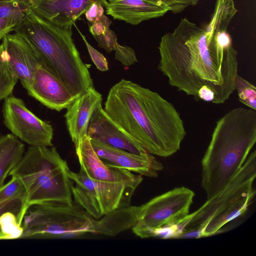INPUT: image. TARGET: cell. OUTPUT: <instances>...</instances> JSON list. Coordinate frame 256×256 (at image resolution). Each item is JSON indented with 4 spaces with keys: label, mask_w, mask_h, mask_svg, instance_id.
Here are the masks:
<instances>
[{
    "label": "cell",
    "mask_w": 256,
    "mask_h": 256,
    "mask_svg": "<svg viewBox=\"0 0 256 256\" xmlns=\"http://www.w3.org/2000/svg\"><path fill=\"white\" fill-rule=\"evenodd\" d=\"M28 0L29 2V1H30V0Z\"/></svg>",
    "instance_id": "cell-37"
},
{
    "label": "cell",
    "mask_w": 256,
    "mask_h": 256,
    "mask_svg": "<svg viewBox=\"0 0 256 256\" xmlns=\"http://www.w3.org/2000/svg\"><path fill=\"white\" fill-rule=\"evenodd\" d=\"M115 58L126 66H130L138 62L134 50L128 46L120 45L115 50Z\"/></svg>",
    "instance_id": "cell-29"
},
{
    "label": "cell",
    "mask_w": 256,
    "mask_h": 256,
    "mask_svg": "<svg viewBox=\"0 0 256 256\" xmlns=\"http://www.w3.org/2000/svg\"><path fill=\"white\" fill-rule=\"evenodd\" d=\"M112 21L106 16L90 24V32L94 36L104 34L108 30L110 29Z\"/></svg>",
    "instance_id": "cell-30"
},
{
    "label": "cell",
    "mask_w": 256,
    "mask_h": 256,
    "mask_svg": "<svg viewBox=\"0 0 256 256\" xmlns=\"http://www.w3.org/2000/svg\"><path fill=\"white\" fill-rule=\"evenodd\" d=\"M1 240L20 238L22 228L17 221L16 216L11 212H6L0 216Z\"/></svg>",
    "instance_id": "cell-26"
},
{
    "label": "cell",
    "mask_w": 256,
    "mask_h": 256,
    "mask_svg": "<svg viewBox=\"0 0 256 256\" xmlns=\"http://www.w3.org/2000/svg\"><path fill=\"white\" fill-rule=\"evenodd\" d=\"M235 14L229 5L217 2L204 27L184 18L162 36L158 68L171 86L216 104L230 98L235 90L238 61L227 28Z\"/></svg>",
    "instance_id": "cell-1"
},
{
    "label": "cell",
    "mask_w": 256,
    "mask_h": 256,
    "mask_svg": "<svg viewBox=\"0 0 256 256\" xmlns=\"http://www.w3.org/2000/svg\"><path fill=\"white\" fill-rule=\"evenodd\" d=\"M256 142V112L233 108L216 122L202 160L207 200L222 190L241 168Z\"/></svg>",
    "instance_id": "cell-3"
},
{
    "label": "cell",
    "mask_w": 256,
    "mask_h": 256,
    "mask_svg": "<svg viewBox=\"0 0 256 256\" xmlns=\"http://www.w3.org/2000/svg\"><path fill=\"white\" fill-rule=\"evenodd\" d=\"M13 32L32 45L76 98L94 86L88 68L73 42L72 28H62L49 22L30 8Z\"/></svg>",
    "instance_id": "cell-4"
},
{
    "label": "cell",
    "mask_w": 256,
    "mask_h": 256,
    "mask_svg": "<svg viewBox=\"0 0 256 256\" xmlns=\"http://www.w3.org/2000/svg\"><path fill=\"white\" fill-rule=\"evenodd\" d=\"M2 41L11 69L26 90L36 68L45 61L32 45L16 32L6 34Z\"/></svg>",
    "instance_id": "cell-13"
},
{
    "label": "cell",
    "mask_w": 256,
    "mask_h": 256,
    "mask_svg": "<svg viewBox=\"0 0 256 256\" xmlns=\"http://www.w3.org/2000/svg\"><path fill=\"white\" fill-rule=\"evenodd\" d=\"M98 156L108 166H114L148 177H157L162 164L150 154H138L112 147L100 141L90 139Z\"/></svg>",
    "instance_id": "cell-14"
},
{
    "label": "cell",
    "mask_w": 256,
    "mask_h": 256,
    "mask_svg": "<svg viewBox=\"0 0 256 256\" xmlns=\"http://www.w3.org/2000/svg\"><path fill=\"white\" fill-rule=\"evenodd\" d=\"M177 3L188 6H196L200 0H173Z\"/></svg>",
    "instance_id": "cell-34"
},
{
    "label": "cell",
    "mask_w": 256,
    "mask_h": 256,
    "mask_svg": "<svg viewBox=\"0 0 256 256\" xmlns=\"http://www.w3.org/2000/svg\"><path fill=\"white\" fill-rule=\"evenodd\" d=\"M30 8L26 0H0V18L10 19L19 24Z\"/></svg>",
    "instance_id": "cell-23"
},
{
    "label": "cell",
    "mask_w": 256,
    "mask_h": 256,
    "mask_svg": "<svg viewBox=\"0 0 256 256\" xmlns=\"http://www.w3.org/2000/svg\"><path fill=\"white\" fill-rule=\"evenodd\" d=\"M68 176L75 183L72 188L75 202L96 220L116 209L130 206L136 188L122 182L94 180L82 168L78 172L70 170Z\"/></svg>",
    "instance_id": "cell-7"
},
{
    "label": "cell",
    "mask_w": 256,
    "mask_h": 256,
    "mask_svg": "<svg viewBox=\"0 0 256 256\" xmlns=\"http://www.w3.org/2000/svg\"><path fill=\"white\" fill-rule=\"evenodd\" d=\"M102 100V94L93 86L77 97L66 108L64 116L74 145L87 135L91 117Z\"/></svg>",
    "instance_id": "cell-18"
},
{
    "label": "cell",
    "mask_w": 256,
    "mask_h": 256,
    "mask_svg": "<svg viewBox=\"0 0 256 256\" xmlns=\"http://www.w3.org/2000/svg\"><path fill=\"white\" fill-rule=\"evenodd\" d=\"M98 46L108 52L116 50L120 46L117 37L114 31L110 28L104 34L94 36Z\"/></svg>",
    "instance_id": "cell-28"
},
{
    "label": "cell",
    "mask_w": 256,
    "mask_h": 256,
    "mask_svg": "<svg viewBox=\"0 0 256 256\" xmlns=\"http://www.w3.org/2000/svg\"><path fill=\"white\" fill-rule=\"evenodd\" d=\"M84 14L86 20L92 24L100 20L103 16L104 9L103 6L99 3L94 2Z\"/></svg>",
    "instance_id": "cell-31"
},
{
    "label": "cell",
    "mask_w": 256,
    "mask_h": 256,
    "mask_svg": "<svg viewBox=\"0 0 256 256\" xmlns=\"http://www.w3.org/2000/svg\"><path fill=\"white\" fill-rule=\"evenodd\" d=\"M24 153V144L15 136L6 134L0 137V188Z\"/></svg>",
    "instance_id": "cell-20"
},
{
    "label": "cell",
    "mask_w": 256,
    "mask_h": 256,
    "mask_svg": "<svg viewBox=\"0 0 256 256\" xmlns=\"http://www.w3.org/2000/svg\"><path fill=\"white\" fill-rule=\"evenodd\" d=\"M256 176V151L248 156L244 164L226 186L194 212L184 231L199 230L212 218L230 207L240 198L254 188ZM182 234V233H181Z\"/></svg>",
    "instance_id": "cell-9"
},
{
    "label": "cell",
    "mask_w": 256,
    "mask_h": 256,
    "mask_svg": "<svg viewBox=\"0 0 256 256\" xmlns=\"http://www.w3.org/2000/svg\"><path fill=\"white\" fill-rule=\"evenodd\" d=\"M235 90L238 92L240 101L250 108L256 110V88L252 83L237 76Z\"/></svg>",
    "instance_id": "cell-25"
},
{
    "label": "cell",
    "mask_w": 256,
    "mask_h": 256,
    "mask_svg": "<svg viewBox=\"0 0 256 256\" xmlns=\"http://www.w3.org/2000/svg\"><path fill=\"white\" fill-rule=\"evenodd\" d=\"M256 195L254 188L236 200L230 207L209 220L201 228L202 236L216 234L228 222L244 214Z\"/></svg>",
    "instance_id": "cell-21"
},
{
    "label": "cell",
    "mask_w": 256,
    "mask_h": 256,
    "mask_svg": "<svg viewBox=\"0 0 256 256\" xmlns=\"http://www.w3.org/2000/svg\"><path fill=\"white\" fill-rule=\"evenodd\" d=\"M170 8V11L174 14L181 12L186 6L179 4L173 0H159Z\"/></svg>",
    "instance_id": "cell-33"
},
{
    "label": "cell",
    "mask_w": 256,
    "mask_h": 256,
    "mask_svg": "<svg viewBox=\"0 0 256 256\" xmlns=\"http://www.w3.org/2000/svg\"><path fill=\"white\" fill-rule=\"evenodd\" d=\"M31 207L24 216L20 238H66L92 233L94 218L78 206Z\"/></svg>",
    "instance_id": "cell-6"
},
{
    "label": "cell",
    "mask_w": 256,
    "mask_h": 256,
    "mask_svg": "<svg viewBox=\"0 0 256 256\" xmlns=\"http://www.w3.org/2000/svg\"><path fill=\"white\" fill-rule=\"evenodd\" d=\"M28 94L47 108L58 112L76 98L45 62L36 70Z\"/></svg>",
    "instance_id": "cell-11"
},
{
    "label": "cell",
    "mask_w": 256,
    "mask_h": 256,
    "mask_svg": "<svg viewBox=\"0 0 256 256\" xmlns=\"http://www.w3.org/2000/svg\"><path fill=\"white\" fill-rule=\"evenodd\" d=\"M74 146L80 168L90 178L102 182H122L136 188L142 181L140 175L107 166L96 153L88 135L84 136Z\"/></svg>",
    "instance_id": "cell-12"
},
{
    "label": "cell",
    "mask_w": 256,
    "mask_h": 256,
    "mask_svg": "<svg viewBox=\"0 0 256 256\" xmlns=\"http://www.w3.org/2000/svg\"><path fill=\"white\" fill-rule=\"evenodd\" d=\"M74 25L75 26L76 29L84 42L91 59L96 68L102 72L108 70V66L106 58L102 53L98 51L92 46V45L88 42L85 36L80 32L75 24H74Z\"/></svg>",
    "instance_id": "cell-27"
},
{
    "label": "cell",
    "mask_w": 256,
    "mask_h": 256,
    "mask_svg": "<svg viewBox=\"0 0 256 256\" xmlns=\"http://www.w3.org/2000/svg\"><path fill=\"white\" fill-rule=\"evenodd\" d=\"M26 197V190L21 180L12 176L11 180L0 188V203L18 201L23 202Z\"/></svg>",
    "instance_id": "cell-24"
},
{
    "label": "cell",
    "mask_w": 256,
    "mask_h": 256,
    "mask_svg": "<svg viewBox=\"0 0 256 256\" xmlns=\"http://www.w3.org/2000/svg\"><path fill=\"white\" fill-rule=\"evenodd\" d=\"M195 194L184 187L174 188L140 206L139 216L133 232L144 238L148 230L176 224L189 214Z\"/></svg>",
    "instance_id": "cell-8"
},
{
    "label": "cell",
    "mask_w": 256,
    "mask_h": 256,
    "mask_svg": "<svg viewBox=\"0 0 256 256\" xmlns=\"http://www.w3.org/2000/svg\"><path fill=\"white\" fill-rule=\"evenodd\" d=\"M18 78L11 69L6 53L0 44V100L11 95Z\"/></svg>",
    "instance_id": "cell-22"
},
{
    "label": "cell",
    "mask_w": 256,
    "mask_h": 256,
    "mask_svg": "<svg viewBox=\"0 0 256 256\" xmlns=\"http://www.w3.org/2000/svg\"><path fill=\"white\" fill-rule=\"evenodd\" d=\"M87 135L90 139L130 152L138 154L148 153L108 116L102 103L92 114Z\"/></svg>",
    "instance_id": "cell-15"
},
{
    "label": "cell",
    "mask_w": 256,
    "mask_h": 256,
    "mask_svg": "<svg viewBox=\"0 0 256 256\" xmlns=\"http://www.w3.org/2000/svg\"><path fill=\"white\" fill-rule=\"evenodd\" d=\"M12 202L0 203V216L3 214L2 212L4 211L6 209V208ZM1 236L2 234L0 230V240H1Z\"/></svg>",
    "instance_id": "cell-35"
},
{
    "label": "cell",
    "mask_w": 256,
    "mask_h": 256,
    "mask_svg": "<svg viewBox=\"0 0 256 256\" xmlns=\"http://www.w3.org/2000/svg\"><path fill=\"white\" fill-rule=\"evenodd\" d=\"M105 8L107 14L132 25L170 11L168 6L159 0H109Z\"/></svg>",
    "instance_id": "cell-17"
},
{
    "label": "cell",
    "mask_w": 256,
    "mask_h": 256,
    "mask_svg": "<svg viewBox=\"0 0 256 256\" xmlns=\"http://www.w3.org/2000/svg\"><path fill=\"white\" fill-rule=\"evenodd\" d=\"M140 206H128L116 209L102 216L94 219L92 234L114 236L132 228L136 223Z\"/></svg>",
    "instance_id": "cell-19"
},
{
    "label": "cell",
    "mask_w": 256,
    "mask_h": 256,
    "mask_svg": "<svg viewBox=\"0 0 256 256\" xmlns=\"http://www.w3.org/2000/svg\"><path fill=\"white\" fill-rule=\"evenodd\" d=\"M104 110L150 154L172 155L186 136L183 120L172 103L128 80L122 79L112 87Z\"/></svg>",
    "instance_id": "cell-2"
},
{
    "label": "cell",
    "mask_w": 256,
    "mask_h": 256,
    "mask_svg": "<svg viewBox=\"0 0 256 256\" xmlns=\"http://www.w3.org/2000/svg\"><path fill=\"white\" fill-rule=\"evenodd\" d=\"M18 24L14 20L7 18H0V34H8L13 32Z\"/></svg>",
    "instance_id": "cell-32"
},
{
    "label": "cell",
    "mask_w": 256,
    "mask_h": 256,
    "mask_svg": "<svg viewBox=\"0 0 256 256\" xmlns=\"http://www.w3.org/2000/svg\"><path fill=\"white\" fill-rule=\"evenodd\" d=\"M2 114L6 126L19 140L34 146H52V126L28 110L20 98L4 99Z\"/></svg>",
    "instance_id": "cell-10"
},
{
    "label": "cell",
    "mask_w": 256,
    "mask_h": 256,
    "mask_svg": "<svg viewBox=\"0 0 256 256\" xmlns=\"http://www.w3.org/2000/svg\"><path fill=\"white\" fill-rule=\"evenodd\" d=\"M70 170L54 147L28 148L9 174L19 178L25 188L26 197L16 216L20 226L32 206L74 204Z\"/></svg>",
    "instance_id": "cell-5"
},
{
    "label": "cell",
    "mask_w": 256,
    "mask_h": 256,
    "mask_svg": "<svg viewBox=\"0 0 256 256\" xmlns=\"http://www.w3.org/2000/svg\"><path fill=\"white\" fill-rule=\"evenodd\" d=\"M107 0H32L30 8L40 17L56 26L70 28L94 2L103 7Z\"/></svg>",
    "instance_id": "cell-16"
},
{
    "label": "cell",
    "mask_w": 256,
    "mask_h": 256,
    "mask_svg": "<svg viewBox=\"0 0 256 256\" xmlns=\"http://www.w3.org/2000/svg\"><path fill=\"white\" fill-rule=\"evenodd\" d=\"M6 34H0V40H2L4 36Z\"/></svg>",
    "instance_id": "cell-36"
}]
</instances>
